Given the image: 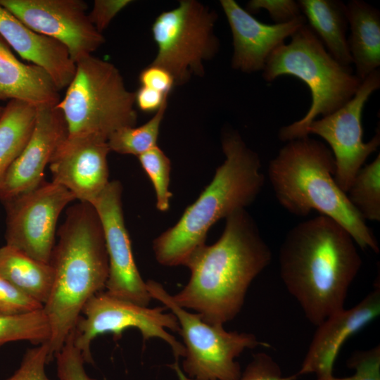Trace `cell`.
Listing matches in <instances>:
<instances>
[{
	"instance_id": "2e32d148",
	"label": "cell",
	"mask_w": 380,
	"mask_h": 380,
	"mask_svg": "<svg viewBox=\"0 0 380 380\" xmlns=\"http://www.w3.org/2000/svg\"><path fill=\"white\" fill-rule=\"evenodd\" d=\"M67 136L65 119L56 106L37 108L29 140L0 182V199L4 202L40 185L45 167Z\"/></svg>"
},
{
	"instance_id": "277c9868",
	"label": "cell",
	"mask_w": 380,
	"mask_h": 380,
	"mask_svg": "<svg viewBox=\"0 0 380 380\" xmlns=\"http://www.w3.org/2000/svg\"><path fill=\"white\" fill-rule=\"evenodd\" d=\"M222 147L225 160L211 182L179 220L153 241L159 264L185 265L192 253L205 244L207 233L216 222L245 209L260 193L265 177L258 153L234 130L223 133Z\"/></svg>"
},
{
	"instance_id": "d6a6232c",
	"label": "cell",
	"mask_w": 380,
	"mask_h": 380,
	"mask_svg": "<svg viewBox=\"0 0 380 380\" xmlns=\"http://www.w3.org/2000/svg\"><path fill=\"white\" fill-rule=\"evenodd\" d=\"M267 11L274 24H284L303 16L300 6L293 0H251L247 4V11Z\"/></svg>"
},
{
	"instance_id": "7c38bea8",
	"label": "cell",
	"mask_w": 380,
	"mask_h": 380,
	"mask_svg": "<svg viewBox=\"0 0 380 380\" xmlns=\"http://www.w3.org/2000/svg\"><path fill=\"white\" fill-rule=\"evenodd\" d=\"M74 195L56 182H43L35 189L4 201L6 245L50 263L60 214Z\"/></svg>"
},
{
	"instance_id": "3957f363",
	"label": "cell",
	"mask_w": 380,
	"mask_h": 380,
	"mask_svg": "<svg viewBox=\"0 0 380 380\" xmlns=\"http://www.w3.org/2000/svg\"><path fill=\"white\" fill-rule=\"evenodd\" d=\"M53 281L43 309L51 336L50 360L64 345L86 303L106 288L108 258L102 226L92 205L70 207L50 262Z\"/></svg>"
},
{
	"instance_id": "f546056e",
	"label": "cell",
	"mask_w": 380,
	"mask_h": 380,
	"mask_svg": "<svg viewBox=\"0 0 380 380\" xmlns=\"http://www.w3.org/2000/svg\"><path fill=\"white\" fill-rule=\"evenodd\" d=\"M348 366L355 373L348 377L337 378L332 375L317 377V380H380V347L357 351L348 360Z\"/></svg>"
},
{
	"instance_id": "5b68a950",
	"label": "cell",
	"mask_w": 380,
	"mask_h": 380,
	"mask_svg": "<svg viewBox=\"0 0 380 380\" xmlns=\"http://www.w3.org/2000/svg\"><path fill=\"white\" fill-rule=\"evenodd\" d=\"M336 164L326 144L309 136L287 141L269 164L268 176L279 204L306 216L312 210L340 224L359 247L378 253L376 239L334 180Z\"/></svg>"
},
{
	"instance_id": "f1b7e54d",
	"label": "cell",
	"mask_w": 380,
	"mask_h": 380,
	"mask_svg": "<svg viewBox=\"0 0 380 380\" xmlns=\"http://www.w3.org/2000/svg\"><path fill=\"white\" fill-rule=\"evenodd\" d=\"M54 357L58 380H96L91 378L85 371L82 353L74 342L73 330Z\"/></svg>"
},
{
	"instance_id": "5bb4252c",
	"label": "cell",
	"mask_w": 380,
	"mask_h": 380,
	"mask_svg": "<svg viewBox=\"0 0 380 380\" xmlns=\"http://www.w3.org/2000/svg\"><path fill=\"white\" fill-rule=\"evenodd\" d=\"M122 188L118 180L109 182L91 204L101 224L108 258L106 292L115 298L148 307L152 298L136 265L124 220Z\"/></svg>"
},
{
	"instance_id": "484cf974",
	"label": "cell",
	"mask_w": 380,
	"mask_h": 380,
	"mask_svg": "<svg viewBox=\"0 0 380 380\" xmlns=\"http://www.w3.org/2000/svg\"><path fill=\"white\" fill-rule=\"evenodd\" d=\"M167 106V101L147 122L139 127H126L113 132L107 141L110 151L138 157L156 146Z\"/></svg>"
},
{
	"instance_id": "603a6c76",
	"label": "cell",
	"mask_w": 380,
	"mask_h": 380,
	"mask_svg": "<svg viewBox=\"0 0 380 380\" xmlns=\"http://www.w3.org/2000/svg\"><path fill=\"white\" fill-rule=\"evenodd\" d=\"M0 276L44 305L51 290L53 269L51 263L6 244L0 248Z\"/></svg>"
},
{
	"instance_id": "30bf717a",
	"label": "cell",
	"mask_w": 380,
	"mask_h": 380,
	"mask_svg": "<svg viewBox=\"0 0 380 380\" xmlns=\"http://www.w3.org/2000/svg\"><path fill=\"white\" fill-rule=\"evenodd\" d=\"M165 307L149 308L112 296L101 291L84 305L73 329L74 342L81 350L84 362L93 363L91 343L99 335L113 334L120 338L128 328H136L144 341L158 338L171 348L176 361L184 355V346L168 330L179 333L180 327L171 312Z\"/></svg>"
},
{
	"instance_id": "d590c367",
	"label": "cell",
	"mask_w": 380,
	"mask_h": 380,
	"mask_svg": "<svg viewBox=\"0 0 380 380\" xmlns=\"http://www.w3.org/2000/svg\"><path fill=\"white\" fill-rule=\"evenodd\" d=\"M139 80L141 86L155 89L167 96L175 85V79L168 70L152 63L141 71Z\"/></svg>"
},
{
	"instance_id": "ba28073f",
	"label": "cell",
	"mask_w": 380,
	"mask_h": 380,
	"mask_svg": "<svg viewBox=\"0 0 380 380\" xmlns=\"http://www.w3.org/2000/svg\"><path fill=\"white\" fill-rule=\"evenodd\" d=\"M146 284L152 299L161 302L178 321L185 350L182 365L189 380H236L241 372L236 359L246 349L270 346L253 334L205 322L175 303L160 283L151 279Z\"/></svg>"
},
{
	"instance_id": "cb8c5ba5",
	"label": "cell",
	"mask_w": 380,
	"mask_h": 380,
	"mask_svg": "<svg viewBox=\"0 0 380 380\" xmlns=\"http://www.w3.org/2000/svg\"><path fill=\"white\" fill-rule=\"evenodd\" d=\"M37 108L10 100L0 118V182L25 148L34 126Z\"/></svg>"
},
{
	"instance_id": "e575fe53",
	"label": "cell",
	"mask_w": 380,
	"mask_h": 380,
	"mask_svg": "<svg viewBox=\"0 0 380 380\" xmlns=\"http://www.w3.org/2000/svg\"><path fill=\"white\" fill-rule=\"evenodd\" d=\"M132 2L130 0H96L88 13L89 18L95 28L102 33L115 15Z\"/></svg>"
},
{
	"instance_id": "ffe728a7",
	"label": "cell",
	"mask_w": 380,
	"mask_h": 380,
	"mask_svg": "<svg viewBox=\"0 0 380 380\" xmlns=\"http://www.w3.org/2000/svg\"><path fill=\"white\" fill-rule=\"evenodd\" d=\"M18 100L34 108L56 106L59 90L41 68L18 60L0 35V100Z\"/></svg>"
},
{
	"instance_id": "8992f818",
	"label": "cell",
	"mask_w": 380,
	"mask_h": 380,
	"mask_svg": "<svg viewBox=\"0 0 380 380\" xmlns=\"http://www.w3.org/2000/svg\"><path fill=\"white\" fill-rule=\"evenodd\" d=\"M269 56L262 77L272 82L282 75L296 77L308 87L311 106L299 120L282 127L279 139L284 142L308 137L306 129L318 115H330L356 94L362 80L352 70L335 60L307 23Z\"/></svg>"
},
{
	"instance_id": "4dcf8cb0",
	"label": "cell",
	"mask_w": 380,
	"mask_h": 380,
	"mask_svg": "<svg viewBox=\"0 0 380 380\" xmlns=\"http://www.w3.org/2000/svg\"><path fill=\"white\" fill-rule=\"evenodd\" d=\"M50 360L48 342L39 344L26 351L18 369L5 380H51L45 372Z\"/></svg>"
},
{
	"instance_id": "6da1fadb",
	"label": "cell",
	"mask_w": 380,
	"mask_h": 380,
	"mask_svg": "<svg viewBox=\"0 0 380 380\" xmlns=\"http://www.w3.org/2000/svg\"><path fill=\"white\" fill-rule=\"evenodd\" d=\"M272 251L246 209L227 217L220 238L198 248L184 266L188 283L172 296L179 306L192 310L205 322L224 325L244 304L254 279L271 262Z\"/></svg>"
},
{
	"instance_id": "52a82bcc",
	"label": "cell",
	"mask_w": 380,
	"mask_h": 380,
	"mask_svg": "<svg viewBox=\"0 0 380 380\" xmlns=\"http://www.w3.org/2000/svg\"><path fill=\"white\" fill-rule=\"evenodd\" d=\"M135 94L129 91L111 63L89 55L76 63L75 73L56 106L68 137H93L108 141L115 131L137 124Z\"/></svg>"
},
{
	"instance_id": "7402d4cb",
	"label": "cell",
	"mask_w": 380,
	"mask_h": 380,
	"mask_svg": "<svg viewBox=\"0 0 380 380\" xmlns=\"http://www.w3.org/2000/svg\"><path fill=\"white\" fill-rule=\"evenodd\" d=\"M297 2L308 25L329 54L341 64L350 66L353 61L346 36L348 27L346 5L337 0Z\"/></svg>"
},
{
	"instance_id": "e0dca14e",
	"label": "cell",
	"mask_w": 380,
	"mask_h": 380,
	"mask_svg": "<svg viewBox=\"0 0 380 380\" xmlns=\"http://www.w3.org/2000/svg\"><path fill=\"white\" fill-rule=\"evenodd\" d=\"M220 2L232 34V67L246 73L262 71L270 54L307 23L303 15L288 23L265 24L234 0Z\"/></svg>"
},
{
	"instance_id": "8d00e7d4",
	"label": "cell",
	"mask_w": 380,
	"mask_h": 380,
	"mask_svg": "<svg viewBox=\"0 0 380 380\" xmlns=\"http://www.w3.org/2000/svg\"><path fill=\"white\" fill-rule=\"evenodd\" d=\"M135 94V104L142 112L156 113L167 101L168 96L155 89L141 86Z\"/></svg>"
},
{
	"instance_id": "1f68e13d",
	"label": "cell",
	"mask_w": 380,
	"mask_h": 380,
	"mask_svg": "<svg viewBox=\"0 0 380 380\" xmlns=\"http://www.w3.org/2000/svg\"><path fill=\"white\" fill-rule=\"evenodd\" d=\"M44 305L0 276V315H15L42 309Z\"/></svg>"
},
{
	"instance_id": "9a60e30c",
	"label": "cell",
	"mask_w": 380,
	"mask_h": 380,
	"mask_svg": "<svg viewBox=\"0 0 380 380\" xmlns=\"http://www.w3.org/2000/svg\"><path fill=\"white\" fill-rule=\"evenodd\" d=\"M106 141L93 137H67L53 156L52 182L66 188L80 202L91 204L109 183Z\"/></svg>"
},
{
	"instance_id": "ac0fdd59",
	"label": "cell",
	"mask_w": 380,
	"mask_h": 380,
	"mask_svg": "<svg viewBox=\"0 0 380 380\" xmlns=\"http://www.w3.org/2000/svg\"><path fill=\"white\" fill-rule=\"evenodd\" d=\"M380 313V284L360 303L343 309L317 326L298 375L315 374L317 377L333 374L334 362L344 342Z\"/></svg>"
},
{
	"instance_id": "8fae6325",
	"label": "cell",
	"mask_w": 380,
	"mask_h": 380,
	"mask_svg": "<svg viewBox=\"0 0 380 380\" xmlns=\"http://www.w3.org/2000/svg\"><path fill=\"white\" fill-rule=\"evenodd\" d=\"M380 87V71L376 70L362 80L355 96L338 110L315 120L306 129L329 144L336 164L334 180L347 193L367 158L380 144L379 128L367 142L363 141L362 117L369 96Z\"/></svg>"
},
{
	"instance_id": "d4e9b609",
	"label": "cell",
	"mask_w": 380,
	"mask_h": 380,
	"mask_svg": "<svg viewBox=\"0 0 380 380\" xmlns=\"http://www.w3.org/2000/svg\"><path fill=\"white\" fill-rule=\"evenodd\" d=\"M347 196L365 220L380 221V154L355 177Z\"/></svg>"
},
{
	"instance_id": "74e56055",
	"label": "cell",
	"mask_w": 380,
	"mask_h": 380,
	"mask_svg": "<svg viewBox=\"0 0 380 380\" xmlns=\"http://www.w3.org/2000/svg\"><path fill=\"white\" fill-rule=\"evenodd\" d=\"M4 108V107H2V106H0V118H1V115H2V113H3Z\"/></svg>"
},
{
	"instance_id": "7a4b0ae2",
	"label": "cell",
	"mask_w": 380,
	"mask_h": 380,
	"mask_svg": "<svg viewBox=\"0 0 380 380\" xmlns=\"http://www.w3.org/2000/svg\"><path fill=\"white\" fill-rule=\"evenodd\" d=\"M279 261L286 289L315 326L344 309L349 287L362 265L350 234L323 215L289 231Z\"/></svg>"
},
{
	"instance_id": "4fadbf2b",
	"label": "cell",
	"mask_w": 380,
	"mask_h": 380,
	"mask_svg": "<svg viewBox=\"0 0 380 380\" xmlns=\"http://www.w3.org/2000/svg\"><path fill=\"white\" fill-rule=\"evenodd\" d=\"M0 5L30 29L63 44L75 63L105 42L82 0H0Z\"/></svg>"
},
{
	"instance_id": "9c48e42d",
	"label": "cell",
	"mask_w": 380,
	"mask_h": 380,
	"mask_svg": "<svg viewBox=\"0 0 380 380\" xmlns=\"http://www.w3.org/2000/svg\"><path fill=\"white\" fill-rule=\"evenodd\" d=\"M217 13L195 0L160 13L151 26L157 53L151 63L165 68L175 85L188 82L192 75L204 74V63L218 52L220 42L214 27Z\"/></svg>"
},
{
	"instance_id": "44dd1931",
	"label": "cell",
	"mask_w": 380,
	"mask_h": 380,
	"mask_svg": "<svg viewBox=\"0 0 380 380\" xmlns=\"http://www.w3.org/2000/svg\"><path fill=\"white\" fill-rule=\"evenodd\" d=\"M346 5L350 30L348 49L355 74L362 81L380 66V12L361 0Z\"/></svg>"
},
{
	"instance_id": "83f0119b",
	"label": "cell",
	"mask_w": 380,
	"mask_h": 380,
	"mask_svg": "<svg viewBox=\"0 0 380 380\" xmlns=\"http://www.w3.org/2000/svg\"><path fill=\"white\" fill-rule=\"evenodd\" d=\"M138 158L153 185L157 209L167 211L172 196L169 191L170 160L158 146L139 156Z\"/></svg>"
},
{
	"instance_id": "d6986e66",
	"label": "cell",
	"mask_w": 380,
	"mask_h": 380,
	"mask_svg": "<svg viewBox=\"0 0 380 380\" xmlns=\"http://www.w3.org/2000/svg\"><path fill=\"white\" fill-rule=\"evenodd\" d=\"M0 35L23 58L42 68L59 91L68 87L76 63L63 44L30 29L1 5Z\"/></svg>"
},
{
	"instance_id": "4316f807",
	"label": "cell",
	"mask_w": 380,
	"mask_h": 380,
	"mask_svg": "<svg viewBox=\"0 0 380 380\" xmlns=\"http://www.w3.org/2000/svg\"><path fill=\"white\" fill-rule=\"evenodd\" d=\"M51 328L44 309L15 315H0V346L9 342H49Z\"/></svg>"
},
{
	"instance_id": "836d02e7",
	"label": "cell",
	"mask_w": 380,
	"mask_h": 380,
	"mask_svg": "<svg viewBox=\"0 0 380 380\" xmlns=\"http://www.w3.org/2000/svg\"><path fill=\"white\" fill-rule=\"evenodd\" d=\"M283 376L278 364L265 353H258L236 380H294Z\"/></svg>"
}]
</instances>
